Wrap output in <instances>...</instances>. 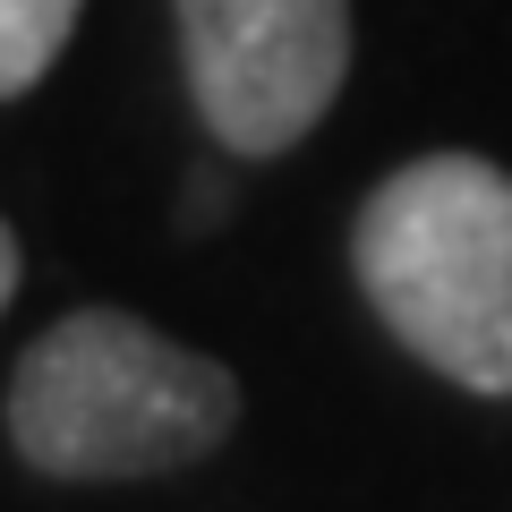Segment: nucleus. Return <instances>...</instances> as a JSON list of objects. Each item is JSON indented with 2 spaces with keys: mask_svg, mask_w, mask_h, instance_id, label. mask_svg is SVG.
Listing matches in <instances>:
<instances>
[{
  "mask_svg": "<svg viewBox=\"0 0 512 512\" xmlns=\"http://www.w3.org/2000/svg\"><path fill=\"white\" fill-rule=\"evenodd\" d=\"M239 419V384L205 350L120 308H77L9 376V444L52 478H163Z\"/></svg>",
  "mask_w": 512,
  "mask_h": 512,
  "instance_id": "nucleus-1",
  "label": "nucleus"
},
{
  "mask_svg": "<svg viewBox=\"0 0 512 512\" xmlns=\"http://www.w3.org/2000/svg\"><path fill=\"white\" fill-rule=\"evenodd\" d=\"M367 299L436 376L512 393V171L487 154H419L350 231Z\"/></svg>",
  "mask_w": 512,
  "mask_h": 512,
  "instance_id": "nucleus-2",
  "label": "nucleus"
},
{
  "mask_svg": "<svg viewBox=\"0 0 512 512\" xmlns=\"http://www.w3.org/2000/svg\"><path fill=\"white\" fill-rule=\"evenodd\" d=\"M188 94L231 154H282L350 77V0H180Z\"/></svg>",
  "mask_w": 512,
  "mask_h": 512,
  "instance_id": "nucleus-3",
  "label": "nucleus"
},
{
  "mask_svg": "<svg viewBox=\"0 0 512 512\" xmlns=\"http://www.w3.org/2000/svg\"><path fill=\"white\" fill-rule=\"evenodd\" d=\"M77 9L86 0H0V103L26 94L77 35Z\"/></svg>",
  "mask_w": 512,
  "mask_h": 512,
  "instance_id": "nucleus-4",
  "label": "nucleus"
},
{
  "mask_svg": "<svg viewBox=\"0 0 512 512\" xmlns=\"http://www.w3.org/2000/svg\"><path fill=\"white\" fill-rule=\"evenodd\" d=\"M9 291H18V239H9V222H0V308H9Z\"/></svg>",
  "mask_w": 512,
  "mask_h": 512,
  "instance_id": "nucleus-5",
  "label": "nucleus"
}]
</instances>
